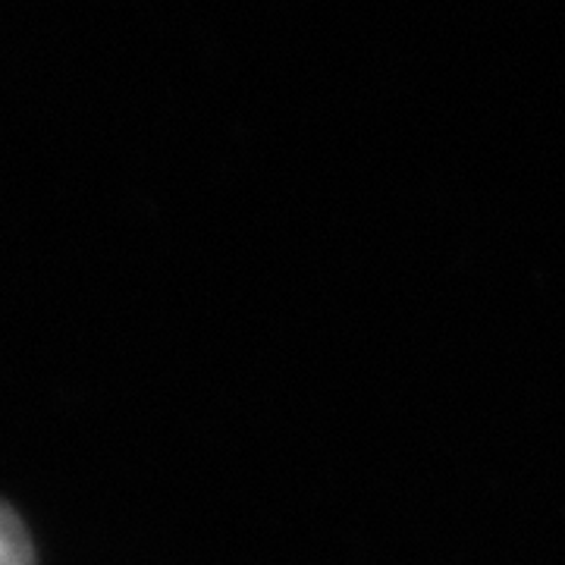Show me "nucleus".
Instances as JSON below:
<instances>
[{
	"label": "nucleus",
	"mask_w": 565,
	"mask_h": 565,
	"mask_svg": "<svg viewBox=\"0 0 565 565\" xmlns=\"http://www.w3.org/2000/svg\"><path fill=\"white\" fill-rule=\"evenodd\" d=\"M0 565H35V546L22 519L0 500Z\"/></svg>",
	"instance_id": "obj_1"
}]
</instances>
